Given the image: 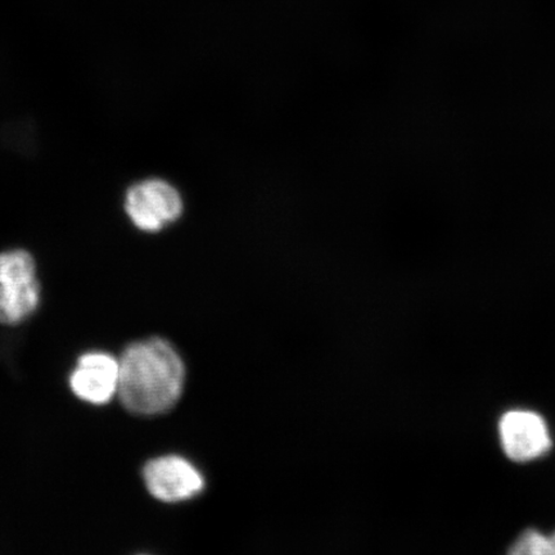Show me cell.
I'll return each instance as SVG.
<instances>
[{
	"instance_id": "1",
	"label": "cell",
	"mask_w": 555,
	"mask_h": 555,
	"mask_svg": "<svg viewBox=\"0 0 555 555\" xmlns=\"http://www.w3.org/2000/svg\"><path fill=\"white\" fill-rule=\"evenodd\" d=\"M185 367L173 346L163 338L131 344L120 359L121 404L137 415L169 412L182 397Z\"/></svg>"
},
{
	"instance_id": "2",
	"label": "cell",
	"mask_w": 555,
	"mask_h": 555,
	"mask_svg": "<svg viewBox=\"0 0 555 555\" xmlns=\"http://www.w3.org/2000/svg\"><path fill=\"white\" fill-rule=\"evenodd\" d=\"M125 211L133 224L144 232H158L183 212V201L164 180H145L128 191Z\"/></svg>"
},
{
	"instance_id": "3",
	"label": "cell",
	"mask_w": 555,
	"mask_h": 555,
	"mask_svg": "<svg viewBox=\"0 0 555 555\" xmlns=\"http://www.w3.org/2000/svg\"><path fill=\"white\" fill-rule=\"evenodd\" d=\"M145 488L164 503H179L197 496L205 488V478L182 456L164 455L145 464Z\"/></svg>"
},
{
	"instance_id": "4",
	"label": "cell",
	"mask_w": 555,
	"mask_h": 555,
	"mask_svg": "<svg viewBox=\"0 0 555 555\" xmlns=\"http://www.w3.org/2000/svg\"><path fill=\"white\" fill-rule=\"evenodd\" d=\"M120 360L107 352L92 351L80 357L69 376L76 398L92 405H104L119 392Z\"/></svg>"
},
{
	"instance_id": "5",
	"label": "cell",
	"mask_w": 555,
	"mask_h": 555,
	"mask_svg": "<svg viewBox=\"0 0 555 555\" xmlns=\"http://www.w3.org/2000/svg\"><path fill=\"white\" fill-rule=\"evenodd\" d=\"M505 454L516 462H529L544 455L552 447L550 429L533 412L506 413L499 426Z\"/></svg>"
},
{
	"instance_id": "6",
	"label": "cell",
	"mask_w": 555,
	"mask_h": 555,
	"mask_svg": "<svg viewBox=\"0 0 555 555\" xmlns=\"http://www.w3.org/2000/svg\"><path fill=\"white\" fill-rule=\"evenodd\" d=\"M40 304L38 280L0 284V323L15 325L26 321Z\"/></svg>"
},
{
	"instance_id": "7",
	"label": "cell",
	"mask_w": 555,
	"mask_h": 555,
	"mask_svg": "<svg viewBox=\"0 0 555 555\" xmlns=\"http://www.w3.org/2000/svg\"><path fill=\"white\" fill-rule=\"evenodd\" d=\"M37 280V266L24 249L0 254V284L25 283Z\"/></svg>"
},
{
	"instance_id": "8",
	"label": "cell",
	"mask_w": 555,
	"mask_h": 555,
	"mask_svg": "<svg viewBox=\"0 0 555 555\" xmlns=\"http://www.w3.org/2000/svg\"><path fill=\"white\" fill-rule=\"evenodd\" d=\"M513 552L518 554H555L552 539H547L538 532L526 533L519 539Z\"/></svg>"
},
{
	"instance_id": "9",
	"label": "cell",
	"mask_w": 555,
	"mask_h": 555,
	"mask_svg": "<svg viewBox=\"0 0 555 555\" xmlns=\"http://www.w3.org/2000/svg\"><path fill=\"white\" fill-rule=\"evenodd\" d=\"M551 539H552V544H553L554 553H555V533H554V535Z\"/></svg>"
}]
</instances>
